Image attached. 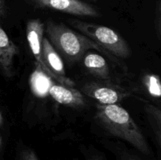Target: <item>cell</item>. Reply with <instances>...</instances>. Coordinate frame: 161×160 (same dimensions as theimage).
Wrapping results in <instances>:
<instances>
[{"label":"cell","mask_w":161,"mask_h":160,"mask_svg":"<svg viewBox=\"0 0 161 160\" xmlns=\"http://www.w3.org/2000/svg\"><path fill=\"white\" fill-rule=\"evenodd\" d=\"M46 33L49 42L56 51L59 52L70 62L81 59L89 49L94 48L106 53L86 36L79 34L62 23H56L52 20L47 21Z\"/></svg>","instance_id":"obj_2"},{"label":"cell","mask_w":161,"mask_h":160,"mask_svg":"<svg viewBox=\"0 0 161 160\" xmlns=\"http://www.w3.org/2000/svg\"><path fill=\"white\" fill-rule=\"evenodd\" d=\"M44 24L39 19H32L27 23L26 37L33 56L39 66L46 74H47L42 58V43L43 39ZM48 75V74H47Z\"/></svg>","instance_id":"obj_7"},{"label":"cell","mask_w":161,"mask_h":160,"mask_svg":"<svg viewBox=\"0 0 161 160\" xmlns=\"http://www.w3.org/2000/svg\"><path fill=\"white\" fill-rule=\"evenodd\" d=\"M23 160H39L36 154L33 151L26 150L23 153Z\"/></svg>","instance_id":"obj_14"},{"label":"cell","mask_w":161,"mask_h":160,"mask_svg":"<svg viewBox=\"0 0 161 160\" xmlns=\"http://www.w3.org/2000/svg\"><path fill=\"white\" fill-rule=\"evenodd\" d=\"M49 95L58 103L72 108L85 106V98L82 93L73 87L53 83L49 89Z\"/></svg>","instance_id":"obj_9"},{"label":"cell","mask_w":161,"mask_h":160,"mask_svg":"<svg viewBox=\"0 0 161 160\" xmlns=\"http://www.w3.org/2000/svg\"><path fill=\"white\" fill-rule=\"evenodd\" d=\"M145 111L155 134L157 144L160 146L161 142V111L160 108L151 104H146L145 105Z\"/></svg>","instance_id":"obj_12"},{"label":"cell","mask_w":161,"mask_h":160,"mask_svg":"<svg viewBox=\"0 0 161 160\" xmlns=\"http://www.w3.org/2000/svg\"><path fill=\"white\" fill-rule=\"evenodd\" d=\"M19 53L17 45L11 40L0 24V70L5 76L14 75V60Z\"/></svg>","instance_id":"obj_8"},{"label":"cell","mask_w":161,"mask_h":160,"mask_svg":"<svg viewBox=\"0 0 161 160\" xmlns=\"http://www.w3.org/2000/svg\"><path fill=\"white\" fill-rule=\"evenodd\" d=\"M95 119L108 133L127 141L142 153L150 154V149L140 128L128 111L120 105L97 104Z\"/></svg>","instance_id":"obj_1"},{"label":"cell","mask_w":161,"mask_h":160,"mask_svg":"<svg viewBox=\"0 0 161 160\" xmlns=\"http://www.w3.org/2000/svg\"><path fill=\"white\" fill-rule=\"evenodd\" d=\"M91 160H102V159H101V158H97V157H95V158H93Z\"/></svg>","instance_id":"obj_19"},{"label":"cell","mask_w":161,"mask_h":160,"mask_svg":"<svg viewBox=\"0 0 161 160\" xmlns=\"http://www.w3.org/2000/svg\"><path fill=\"white\" fill-rule=\"evenodd\" d=\"M83 64L86 70L97 78L109 79V68L105 58L97 53H88L83 58Z\"/></svg>","instance_id":"obj_10"},{"label":"cell","mask_w":161,"mask_h":160,"mask_svg":"<svg viewBox=\"0 0 161 160\" xmlns=\"http://www.w3.org/2000/svg\"><path fill=\"white\" fill-rule=\"evenodd\" d=\"M157 32L160 35V1L157 3Z\"/></svg>","instance_id":"obj_15"},{"label":"cell","mask_w":161,"mask_h":160,"mask_svg":"<svg viewBox=\"0 0 161 160\" xmlns=\"http://www.w3.org/2000/svg\"><path fill=\"white\" fill-rule=\"evenodd\" d=\"M142 83L146 91L151 97L160 99L161 95V84L159 75L148 73L143 76Z\"/></svg>","instance_id":"obj_13"},{"label":"cell","mask_w":161,"mask_h":160,"mask_svg":"<svg viewBox=\"0 0 161 160\" xmlns=\"http://www.w3.org/2000/svg\"><path fill=\"white\" fill-rule=\"evenodd\" d=\"M1 144H2V141H1V138H0V146H1Z\"/></svg>","instance_id":"obj_20"},{"label":"cell","mask_w":161,"mask_h":160,"mask_svg":"<svg viewBox=\"0 0 161 160\" xmlns=\"http://www.w3.org/2000/svg\"><path fill=\"white\" fill-rule=\"evenodd\" d=\"M94 1H96V0H94Z\"/></svg>","instance_id":"obj_21"},{"label":"cell","mask_w":161,"mask_h":160,"mask_svg":"<svg viewBox=\"0 0 161 160\" xmlns=\"http://www.w3.org/2000/svg\"><path fill=\"white\" fill-rule=\"evenodd\" d=\"M123 160H139L138 158H135V157L131 156L130 155H128V154H126V155H124L122 156Z\"/></svg>","instance_id":"obj_17"},{"label":"cell","mask_w":161,"mask_h":160,"mask_svg":"<svg viewBox=\"0 0 161 160\" xmlns=\"http://www.w3.org/2000/svg\"><path fill=\"white\" fill-rule=\"evenodd\" d=\"M39 8L54 9L65 13L81 17H97L98 11L88 3L80 0H29Z\"/></svg>","instance_id":"obj_6"},{"label":"cell","mask_w":161,"mask_h":160,"mask_svg":"<svg viewBox=\"0 0 161 160\" xmlns=\"http://www.w3.org/2000/svg\"><path fill=\"white\" fill-rule=\"evenodd\" d=\"M53 78L46 74L39 66L36 65L30 78V86L33 94L38 97H46L49 94L50 86L54 83Z\"/></svg>","instance_id":"obj_11"},{"label":"cell","mask_w":161,"mask_h":160,"mask_svg":"<svg viewBox=\"0 0 161 160\" xmlns=\"http://www.w3.org/2000/svg\"><path fill=\"white\" fill-rule=\"evenodd\" d=\"M42 58L47 74L53 80L64 86L73 87L75 83L66 75L64 66L61 56L47 38H43L42 43Z\"/></svg>","instance_id":"obj_5"},{"label":"cell","mask_w":161,"mask_h":160,"mask_svg":"<svg viewBox=\"0 0 161 160\" xmlns=\"http://www.w3.org/2000/svg\"><path fill=\"white\" fill-rule=\"evenodd\" d=\"M3 124V116L2 115L1 111H0V126H2Z\"/></svg>","instance_id":"obj_18"},{"label":"cell","mask_w":161,"mask_h":160,"mask_svg":"<svg viewBox=\"0 0 161 160\" xmlns=\"http://www.w3.org/2000/svg\"><path fill=\"white\" fill-rule=\"evenodd\" d=\"M6 15V5L4 0H0V19Z\"/></svg>","instance_id":"obj_16"},{"label":"cell","mask_w":161,"mask_h":160,"mask_svg":"<svg viewBox=\"0 0 161 160\" xmlns=\"http://www.w3.org/2000/svg\"><path fill=\"white\" fill-rule=\"evenodd\" d=\"M81 91L101 104H118L131 95L129 91L119 86L102 82H89L82 87Z\"/></svg>","instance_id":"obj_4"},{"label":"cell","mask_w":161,"mask_h":160,"mask_svg":"<svg viewBox=\"0 0 161 160\" xmlns=\"http://www.w3.org/2000/svg\"><path fill=\"white\" fill-rule=\"evenodd\" d=\"M69 23L107 53L120 58L130 55V49L125 39L112 28L79 20H70Z\"/></svg>","instance_id":"obj_3"}]
</instances>
